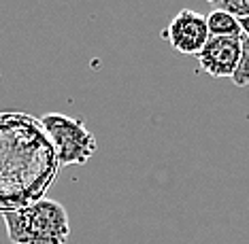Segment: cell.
<instances>
[{"instance_id":"cell-7","label":"cell","mask_w":249,"mask_h":244,"mask_svg":"<svg viewBox=\"0 0 249 244\" xmlns=\"http://www.w3.org/2000/svg\"><path fill=\"white\" fill-rule=\"evenodd\" d=\"M232 83L236 87H245L249 85V36L243 32L241 36V60H239V66H236L234 75L230 77Z\"/></svg>"},{"instance_id":"cell-1","label":"cell","mask_w":249,"mask_h":244,"mask_svg":"<svg viewBox=\"0 0 249 244\" xmlns=\"http://www.w3.org/2000/svg\"><path fill=\"white\" fill-rule=\"evenodd\" d=\"M58 166L41 121L24 113H0V214L41 200Z\"/></svg>"},{"instance_id":"cell-3","label":"cell","mask_w":249,"mask_h":244,"mask_svg":"<svg viewBox=\"0 0 249 244\" xmlns=\"http://www.w3.org/2000/svg\"><path fill=\"white\" fill-rule=\"evenodd\" d=\"M41 123L55 149L60 166H83L98 151L94 134L81 119L62 115V113H47Z\"/></svg>"},{"instance_id":"cell-6","label":"cell","mask_w":249,"mask_h":244,"mask_svg":"<svg viewBox=\"0 0 249 244\" xmlns=\"http://www.w3.org/2000/svg\"><path fill=\"white\" fill-rule=\"evenodd\" d=\"M207 28H209V36H241L243 34L239 19L234 15L217 9H213L207 15Z\"/></svg>"},{"instance_id":"cell-2","label":"cell","mask_w":249,"mask_h":244,"mask_svg":"<svg viewBox=\"0 0 249 244\" xmlns=\"http://www.w3.org/2000/svg\"><path fill=\"white\" fill-rule=\"evenodd\" d=\"M2 219L13 244H66L71 236L66 208L49 197L2 212Z\"/></svg>"},{"instance_id":"cell-5","label":"cell","mask_w":249,"mask_h":244,"mask_svg":"<svg viewBox=\"0 0 249 244\" xmlns=\"http://www.w3.org/2000/svg\"><path fill=\"white\" fill-rule=\"evenodd\" d=\"M241 36H209L207 45L196 55L200 70L213 79H230L241 60Z\"/></svg>"},{"instance_id":"cell-9","label":"cell","mask_w":249,"mask_h":244,"mask_svg":"<svg viewBox=\"0 0 249 244\" xmlns=\"http://www.w3.org/2000/svg\"><path fill=\"white\" fill-rule=\"evenodd\" d=\"M239 24H241V28H243V32L249 36V17H245V19H239Z\"/></svg>"},{"instance_id":"cell-8","label":"cell","mask_w":249,"mask_h":244,"mask_svg":"<svg viewBox=\"0 0 249 244\" xmlns=\"http://www.w3.org/2000/svg\"><path fill=\"white\" fill-rule=\"evenodd\" d=\"M213 9L226 11V13L234 15L236 19H245L249 17V0H207Z\"/></svg>"},{"instance_id":"cell-4","label":"cell","mask_w":249,"mask_h":244,"mask_svg":"<svg viewBox=\"0 0 249 244\" xmlns=\"http://www.w3.org/2000/svg\"><path fill=\"white\" fill-rule=\"evenodd\" d=\"M160 36L179 53L198 55L209 41L207 17L198 11L181 9L171 19V24L160 32Z\"/></svg>"}]
</instances>
